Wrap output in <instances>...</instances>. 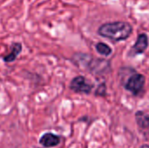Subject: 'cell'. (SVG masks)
Segmentation results:
<instances>
[{"mask_svg":"<svg viewBox=\"0 0 149 148\" xmlns=\"http://www.w3.org/2000/svg\"><path fill=\"white\" fill-rule=\"evenodd\" d=\"M98 35L113 42L127 40L133 33V26L126 21L108 22L101 24L98 29Z\"/></svg>","mask_w":149,"mask_h":148,"instance_id":"1","label":"cell"},{"mask_svg":"<svg viewBox=\"0 0 149 148\" xmlns=\"http://www.w3.org/2000/svg\"><path fill=\"white\" fill-rule=\"evenodd\" d=\"M145 83H146L145 76L141 73L135 72L128 78L127 81L125 84V88L134 95L137 96L142 92Z\"/></svg>","mask_w":149,"mask_h":148,"instance_id":"2","label":"cell"},{"mask_svg":"<svg viewBox=\"0 0 149 148\" xmlns=\"http://www.w3.org/2000/svg\"><path fill=\"white\" fill-rule=\"evenodd\" d=\"M70 89L77 93L88 94L92 92V84L83 76L75 77L70 84Z\"/></svg>","mask_w":149,"mask_h":148,"instance_id":"3","label":"cell"},{"mask_svg":"<svg viewBox=\"0 0 149 148\" xmlns=\"http://www.w3.org/2000/svg\"><path fill=\"white\" fill-rule=\"evenodd\" d=\"M148 47V37L146 33H141L138 35L135 44L131 47L128 56L135 57L137 55L142 54Z\"/></svg>","mask_w":149,"mask_h":148,"instance_id":"4","label":"cell"},{"mask_svg":"<svg viewBox=\"0 0 149 148\" xmlns=\"http://www.w3.org/2000/svg\"><path fill=\"white\" fill-rule=\"evenodd\" d=\"M60 137L52 133H45L39 139V144L45 148L57 147L60 144Z\"/></svg>","mask_w":149,"mask_h":148,"instance_id":"5","label":"cell"},{"mask_svg":"<svg viewBox=\"0 0 149 148\" xmlns=\"http://www.w3.org/2000/svg\"><path fill=\"white\" fill-rule=\"evenodd\" d=\"M22 51V44L20 43H14L11 45V50L10 51V53H8L7 55H5L3 58V60L5 63H11L13 61L16 60V58H17V56L19 55V53Z\"/></svg>","mask_w":149,"mask_h":148,"instance_id":"6","label":"cell"},{"mask_svg":"<svg viewBox=\"0 0 149 148\" xmlns=\"http://www.w3.org/2000/svg\"><path fill=\"white\" fill-rule=\"evenodd\" d=\"M135 120L140 128L149 129V115L144 112L138 111L135 113Z\"/></svg>","mask_w":149,"mask_h":148,"instance_id":"7","label":"cell"},{"mask_svg":"<svg viewBox=\"0 0 149 148\" xmlns=\"http://www.w3.org/2000/svg\"><path fill=\"white\" fill-rule=\"evenodd\" d=\"M95 49H96V51H97L98 53H100L102 56H106V57L111 55L112 52H113L112 48L108 44H105L103 42L97 43L95 44Z\"/></svg>","mask_w":149,"mask_h":148,"instance_id":"8","label":"cell"},{"mask_svg":"<svg viewBox=\"0 0 149 148\" xmlns=\"http://www.w3.org/2000/svg\"><path fill=\"white\" fill-rule=\"evenodd\" d=\"M140 148H149V145H143V146H141Z\"/></svg>","mask_w":149,"mask_h":148,"instance_id":"9","label":"cell"},{"mask_svg":"<svg viewBox=\"0 0 149 148\" xmlns=\"http://www.w3.org/2000/svg\"><path fill=\"white\" fill-rule=\"evenodd\" d=\"M37 148H41V147H37Z\"/></svg>","mask_w":149,"mask_h":148,"instance_id":"10","label":"cell"}]
</instances>
